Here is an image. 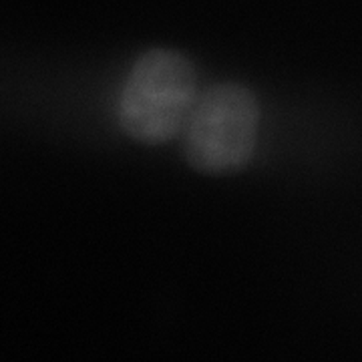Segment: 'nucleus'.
Wrapping results in <instances>:
<instances>
[{"instance_id":"nucleus-1","label":"nucleus","mask_w":362,"mask_h":362,"mask_svg":"<svg viewBox=\"0 0 362 362\" xmlns=\"http://www.w3.org/2000/svg\"><path fill=\"white\" fill-rule=\"evenodd\" d=\"M197 95V75L185 54L171 49L143 52L121 93V127L147 145L169 141L183 129Z\"/></svg>"},{"instance_id":"nucleus-2","label":"nucleus","mask_w":362,"mask_h":362,"mask_svg":"<svg viewBox=\"0 0 362 362\" xmlns=\"http://www.w3.org/2000/svg\"><path fill=\"white\" fill-rule=\"evenodd\" d=\"M259 105L240 83H220L197 95L183 125L187 163L202 173L221 175L246 168L256 151Z\"/></svg>"}]
</instances>
